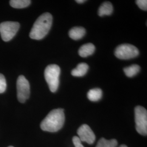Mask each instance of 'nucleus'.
Returning <instances> with one entry per match:
<instances>
[{
  "label": "nucleus",
  "mask_w": 147,
  "mask_h": 147,
  "mask_svg": "<svg viewBox=\"0 0 147 147\" xmlns=\"http://www.w3.org/2000/svg\"><path fill=\"white\" fill-rule=\"evenodd\" d=\"M86 1L85 0H76V2L78 3H83L85 2Z\"/></svg>",
  "instance_id": "nucleus-20"
},
{
  "label": "nucleus",
  "mask_w": 147,
  "mask_h": 147,
  "mask_svg": "<svg viewBox=\"0 0 147 147\" xmlns=\"http://www.w3.org/2000/svg\"><path fill=\"white\" fill-rule=\"evenodd\" d=\"M95 50V47L93 44H86L79 49V55L82 57H87L94 53Z\"/></svg>",
  "instance_id": "nucleus-10"
},
{
  "label": "nucleus",
  "mask_w": 147,
  "mask_h": 147,
  "mask_svg": "<svg viewBox=\"0 0 147 147\" xmlns=\"http://www.w3.org/2000/svg\"><path fill=\"white\" fill-rule=\"evenodd\" d=\"M65 115L63 109H55L51 111L43 119L40 124V127L45 131H58L63 127Z\"/></svg>",
  "instance_id": "nucleus-1"
},
{
  "label": "nucleus",
  "mask_w": 147,
  "mask_h": 147,
  "mask_svg": "<svg viewBox=\"0 0 147 147\" xmlns=\"http://www.w3.org/2000/svg\"><path fill=\"white\" fill-rule=\"evenodd\" d=\"M12 147V146H10V147Z\"/></svg>",
  "instance_id": "nucleus-22"
},
{
  "label": "nucleus",
  "mask_w": 147,
  "mask_h": 147,
  "mask_svg": "<svg viewBox=\"0 0 147 147\" xmlns=\"http://www.w3.org/2000/svg\"><path fill=\"white\" fill-rule=\"evenodd\" d=\"M61 69L56 64H50L47 67L44 71L45 79L51 92L55 93L59 86V77Z\"/></svg>",
  "instance_id": "nucleus-3"
},
{
  "label": "nucleus",
  "mask_w": 147,
  "mask_h": 147,
  "mask_svg": "<svg viewBox=\"0 0 147 147\" xmlns=\"http://www.w3.org/2000/svg\"><path fill=\"white\" fill-rule=\"evenodd\" d=\"M102 92L100 88L90 89L87 93V97L91 101H98L101 99Z\"/></svg>",
  "instance_id": "nucleus-13"
},
{
  "label": "nucleus",
  "mask_w": 147,
  "mask_h": 147,
  "mask_svg": "<svg viewBox=\"0 0 147 147\" xmlns=\"http://www.w3.org/2000/svg\"><path fill=\"white\" fill-rule=\"evenodd\" d=\"M7 87L5 78L2 74H0V94L5 92Z\"/></svg>",
  "instance_id": "nucleus-17"
},
{
  "label": "nucleus",
  "mask_w": 147,
  "mask_h": 147,
  "mask_svg": "<svg viewBox=\"0 0 147 147\" xmlns=\"http://www.w3.org/2000/svg\"><path fill=\"white\" fill-rule=\"evenodd\" d=\"M135 117L137 131L142 135L147 136V110L141 106H136L135 109Z\"/></svg>",
  "instance_id": "nucleus-4"
},
{
  "label": "nucleus",
  "mask_w": 147,
  "mask_h": 147,
  "mask_svg": "<svg viewBox=\"0 0 147 147\" xmlns=\"http://www.w3.org/2000/svg\"><path fill=\"white\" fill-rule=\"evenodd\" d=\"M30 0H11L9 1L10 5L14 8H24L31 4Z\"/></svg>",
  "instance_id": "nucleus-15"
},
{
  "label": "nucleus",
  "mask_w": 147,
  "mask_h": 147,
  "mask_svg": "<svg viewBox=\"0 0 147 147\" xmlns=\"http://www.w3.org/2000/svg\"><path fill=\"white\" fill-rule=\"evenodd\" d=\"M140 71V67L137 64H133L124 69V73L126 76L132 78L135 76Z\"/></svg>",
  "instance_id": "nucleus-14"
},
{
  "label": "nucleus",
  "mask_w": 147,
  "mask_h": 147,
  "mask_svg": "<svg viewBox=\"0 0 147 147\" xmlns=\"http://www.w3.org/2000/svg\"><path fill=\"white\" fill-rule=\"evenodd\" d=\"M117 144L118 142L115 139L107 140L104 138H101L98 141L96 147H116Z\"/></svg>",
  "instance_id": "nucleus-16"
},
{
  "label": "nucleus",
  "mask_w": 147,
  "mask_h": 147,
  "mask_svg": "<svg viewBox=\"0 0 147 147\" xmlns=\"http://www.w3.org/2000/svg\"><path fill=\"white\" fill-rule=\"evenodd\" d=\"M113 11V8L112 3L110 2H105L100 5L98 9V15L100 16H110Z\"/></svg>",
  "instance_id": "nucleus-12"
},
{
  "label": "nucleus",
  "mask_w": 147,
  "mask_h": 147,
  "mask_svg": "<svg viewBox=\"0 0 147 147\" xmlns=\"http://www.w3.org/2000/svg\"><path fill=\"white\" fill-rule=\"evenodd\" d=\"M17 97L18 100L24 103L28 99L30 95V86L25 77L23 75L19 76L16 82Z\"/></svg>",
  "instance_id": "nucleus-7"
},
{
  "label": "nucleus",
  "mask_w": 147,
  "mask_h": 147,
  "mask_svg": "<svg viewBox=\"0 0 147 147\" xmlns=\"http://www.w3.org/2000/svg\"><path fill=\"white\" fill-rule=\"evenodd\" d=\"M78 135L81 142H86L89 144H93L95 140V135L88 125L83 124L78 130Z\"/></svg>",
  "instance_id": "nucleus-8"
},
{
  "label": "nucleus",
  "mask_w": 147,
  "mask_h": 147,
  "mask_svg": "<svg viewBox=\"0 0 147 147\" xmlns=\"http://www.w3.org/2000/svg\"><path fill=\"white\" fill-rule=\"evenodd\" d=\"M89 67L86 63H79L77 67L71 71V75L73 76L81 77L87 73Z\"/></svg>",
  "instance_id": "nucleus-11"
},
{
  "label": "nucleus",
  "mask_w": 147,
  "mask_h": 147,
  "mask_svg": "<svg viewBox=\"0 0 147 147\" xmlns=\"http://www.w3.org/2000/svg\"><path fill=\"white\" fill-rule=\"evenodd\" d=\"M20 28L18 22L5 21L0 24V34L5 42H8L16 36Z\"/></svg>",
  "instance_id": "nucleus-5"
},
{
  "label": "nucleus",
  "mask_w": 147,
  "mask_h": 147,
  "mask_svg": "<svg viewBox=\"0 0 147 147\" xmlns=\"http://www.w3.org/2000/svg\"><path fill=\"white\" fill-rule=\"evenodd\" d=\"M137 5L138 7L143 11L147 10V0H137L136 1Z\"/></svg>",
  "instance_id": "nucleus-18"
},
{
  "label": "nucleus",
  "mask_w": 147,
  "mask_h": 147,
  "mask_svg": "<svg viewBox=\"0 0 147 147\" xmlns=\"http://www.w3.org/2000/svg\"><path fill=\"white\" fill-rule=\"evenodd\" d=\"M73 142L75 147H84L82 144V142L78 136L74 137L73 138Z\"/></svg>",
  "instance_id": "nucleus-19"
},
{
  "label": "nucleus",
  "mask_w": 147,
  "mask_h": 147,
  "mask_svg": "<svg viewBox=\"0 0 147 147\" xmlns=\"http://www.w3.org/2000/svg\"><path fill=\"white\" fill-rule=\"evenodd\" d=\"M119 147H127L126 146V145H124V144H122V145H121Z\"/></svg>",
  "instance_id": "nucleus-21"
},
{
  "label": "nucleus",
  "mask_w": 147,
  "mask_h": 147,
  "mask_svg": "<svg viewBox=\"0 0 147 147\" xmlns=\"http://www.w3.org/2000/svg\"><path fill=\"white\" fill-rule=\"evenodd\" d=\"M139 53V50L136 47L129 44H124L118 46L115 51L116 57L121 59L135 58Z\"/></svg>",
  "instance_id": "nucleus-6"
},
{
  "label": "nucleus",
  "mask_w": 147,
  "mask_h": 147,
  "mask_svg": "<svg viewBox=\"0 0 147 147\" xmlns=\"http://www.w3.org/2000/svg\"><path fill=\"white\" fill-rule=\"evenodd\" d=\"M86 30L82 27H75L72 28L69 32V36L73 40H79L84 37Z\"/></svg>",
  "instance_id": "nucleus-9"
},
{
  "label": "nucleus",
  "mask_w": 147,
  "mask_h": 147,
  "mask_svg": "<svg viewBox=\"0 0 147 147\" xmlns=\"http://www.w3.org/2000/svg\"><path fill=\"white\" fill-rule=\"evenodd\" d=\"M53 24V16L45 13L40 16L34 22L30 33L32 39L40 40L47 34Z\"/></svg>",
  "instance_id": "nucleus-2"
}]
</instances>
